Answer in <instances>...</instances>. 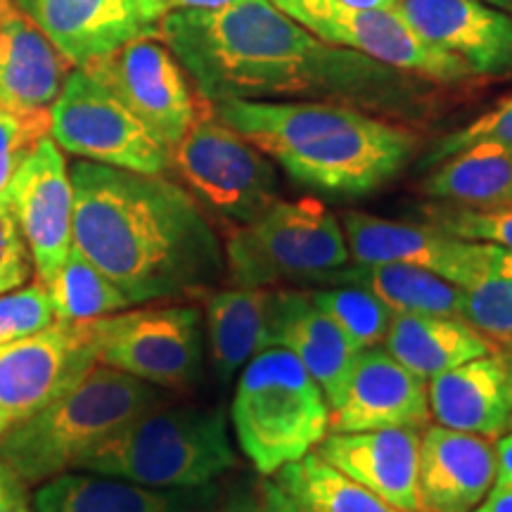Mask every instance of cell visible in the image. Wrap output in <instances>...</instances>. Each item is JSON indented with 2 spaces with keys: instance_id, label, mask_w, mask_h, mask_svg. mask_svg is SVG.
Instances as JSON below:
<instances>
[{
  "instance_id": "cell-1",
  "label": "cell",
  "mask_w": 512,
  "mask_h": 512,
  "mask_svg": "<svg viewBox=\"0 0 512 512\" xmlns=\"http://www.w3.org/2000/svg\"><path fill=\"white\" fill-rule=\"evenodd\" d=\"M159 38L207 102L302 98L413 121L434 102L432 81L332 46L271 0L169 10Z\"/></svg>"
},
{
  "instance_id": "cell-2",
  "label": "cell",
  "mask_w": 512,
  "mask_h": 512,
  "mask_svg": "<svg viewBox=\"0 0 512 512\" xmlns=\"http://www.w3.org/2000/svg\"><path fill=\"white\" fill-rule=\"evenodd\" d=\"M69 176L74 247L131 306L209 290L226 271L219 235L183 185L88 159Z\"/></svg>"
},
{
  "instance_id": "cell-3",
  "label": "cell",
  "mask_w": 512,
  "mask_h": 512,
  "mask_svg": "<svg viewBox=\"0 0 512 512\" xmlns=\"http://www.w3.org/2000/svg\"><path fill=\"white\" fill-rule=\"evenodd\" d=\"M216 117L283 166L292 181L339 197H366L418 155L413 128L351 105L318 100H219Z\"/></svg>"
},
{
  "instance_id": "cell-4",
  "label": "cell",
  "mask_w": 512,
  "mask_h": 512,
  "mask_svg": "<svg viewBox=\"0 0 512 512\" xmlns=\"http://www.w3.org/2000/svg\"><path fill=\"white\" fill-rule=\"evenodd\" d=\"M169 401L164 389L95 363L76 387L0 439V460L27 484L74 472L88 453L110 441L128 422Z\"/></svg>"
},
{
  "instance_id": "cell-5",
  "label": "cell",
  "mask_w": 512,
  "mask_h": 512,
  "mask_svg": "<svg viewBox=\"0 0 512 512\" xmlns=\"http://www.w3.org/2000/svg\"><path fill=\"white\" fill-rule=\"evenodd\" d=\"M235 463L223 408L164 401L88 453L76 470L152 489H190L216 482Z\"/></svg>"
},
{
  "instance_id": "cell-6",
  "label": "cell",
  "mask_w": 512,
  "mask_h": 512,
  "mask_svg": "<svg viewBox=\"0 0 512 512\" xmlns=\"http://www.w3.org/2000/svg\"><path fill=\"white\" fill-rule=\"evenodd\" d=\"M235 439L259 475L304 458L330 432V406L320 384L283 347L259 351L235 384Z\"/></svg>"
},
{
  "instance_id": "cell-7",
  "label": "cell",
  "mask_w": 512,
  "mask_h": 512,
  "mask_svg": "<svg viewBox=\"0 0 512 512\" xmlns=\"http://www.w3.org/2000/svg\"><path fill=\"white\" fill-rule=\"evenodd\" d=\"M223 256L235 287L316 283L351 261L342 221L313 197L278 200L256 221L230 230Z\"/></svg>"
},
{
  "instance_id": "cell-8",
  "label": "cell",
  "mask_w": 512,
  "mask_h": 512,
  "mask_svg": "<svg viewBox=\"0 0 512 512\" xmlns=\"http://www.w3.org/2000/svg\"><path fill=\"white\" fill-rule=\"evenodd\" d=\"M171 169L200 207L235 226L256 221L280 200L278 171L271 159L216 117L207 100H202L190 131L171 150Z\"/></svg>"
},
{
  "instance_id": "cell-9",
  "label": "cell",
  "mask_w": 512,
  "mask_h": 512,
  "mask_svg": "<svg viewBox=\"0 0 512 512\" xmlns=\"http://www.w3.org/2000/svg\"><path fill=\"white\" fill-rule=\"evenodd\" d=\"M50 138L64 152L140 174H166L171 150L83 67L67 74L50 105Z\"/></svg>"
},
{
  "instance_id": "cell-10",
  "label": "cell",
  "mask_w": 512,
  "mask_h": 512,
  "mask_svg": "<svg viewBox=\"0 0 512 512\" xmlns=\"http://www.w3.org/2000/svg\"><path fill=\"white\" fill-rule=\"evenodd\" d=\"M271 3L332 46L373 57L399 72L420 76L439 86H463L477 79L463 60L415 34L399 10L358 8L342 0H271Z\"/></svg>"
},
{
  "instance_id": "cell-11",
  "label": "cell",
  "mask_w": 512,
  "mask_h": 512,
  "mask_svg": "<svg viewBox=\"0 0 512 512\" xmlns=\"http://www.w3.org/2000/svg\"><path fill=\"white\" fill-rule=\"evenodd\" d=\"M98 363L155 384L188 389L204 368V325L195 306L133 309L91 320Z\"/></svg>"
},
{
  "instance_id": "cell-12",
  "label": "cell",
  "mask_w": 512,
  "mask_h": 512,
  "mask_svg": "<svg viewBox=\"0 0 512 512\" xmlns=\"http://www.w3.org/2000/svg\"><path fill=\"white\" fill-rule=\"evenodd\" d=\"M98 363L91 320H55L34 335L0 344V411L15 422L60 399Z\"/></svg>"
},
{
  "instance_id": "cell-13",
  "label": "cell",
  "mask_w": 512,
  "mask_h": 512,
  "mask_svg": "<svg viewBox=\"0 0 512 512\" xmlns=\"http://www.w3.org/2000/svg\"><path fill=\"white\" fill-rule=\"evenodd\" d=\"M83 69L105 83L169 150L181 143L200 112L202 102L192 95L181 62L155 38L126 43Z\"/></svg>"
},
{
  "instance_id": "cell-14",
  "label": "cell",
  "mask_w": 512,
  "mask_h": 512,
  "mask_svg": "<svg viewBox=\"0 0 512 512\" xmlns=\"http://www.w3.org/2000/svg\"><path fill=\"white\" fill-rule=\"evenodd\" d=\"M3 202L27 242L38 278L48 283L74 247L72 176L53 138L38 140L19 164Z\"/></svg>"
},
{
  "instance_id": "cell-15",
  "label": "cell",
  "mask_w": 512,
  "mask_h": 512,
  "mask_svg": "<svg viewBox=\"0 0 512 512\" xmlns=\"http://www.w3.org/2000/svg\"><path fill=\"white\" fill-rule=\"evenodd\" d=\"M342 228L356 264H408L437 273L448 283L472 287L486 273L496 245L465 240L432 223L377 219L363 211H344Z\"/></svg>"
},
{
  "instance_id": "cell-16",
  "label": "cell",
  "mask_w": 512,
  "mask_h": 512,
  "mask_svg": "<svg viewBox=\"0 0 512 512\" xmlns=\"http://www.w3.org/2000/svg\"><path fill=\"white\" fill-rule=\"evenodd\" d=\"M64 60L86 67L138 38H159L164 0H12Z\"/></svg>"
},
{
  "instance_id": "cell-17",
  "label": "cell",
  "mask_w": 512,
  "mask_h": 512,
  "mask_svg": "<svg viewBox=\"0 0 512 512\" xmlns=\"http://www.w3.org/2000/svg\"><path fill=\"white\" fill-rule=\"evenodd\" d=\"M430 413L427 382L401 366L387 349L358 351L342 394L330 406V432L380 427H425Z\"/></svg>"
},
{
  "instance_id": "cell-18",
  "label": "cell",
  "mask_w": 512,
  "mask_h": 512,
  "mask_svg": "<svg viewBox=\"0 0 512 512\" xmlns=\"http://www.w3.org/2000/svg\"><path fill=\"white\" fill-rule=\"evenodd\" d=\"M415 34L456 55L475 76L512 74V15L484 0H399Z\"/></svg>"
},
{
  "instance_id": "cell-19",
  "label": "cell",
  "mask_w": 512,
  "mask_h": 512,
  "mask_svg": "<svg viewBox=\"0 0 512 512\" xmlns=\"http://www.w3.org/2000/svg\"><path fill=\"white\" fill-rule=\"evenodd\" d=\"M420 439L422 427L411 425L328 432L313 453L396 508L422 512L418 494Z\"/></svg>"
},
{
  "instance_id": "cell-20",
  "label": "cell",
  "mask_w": 512,
  "mask_h": 512,
  "mask_svg": "<svg viewBox=\"0 0 512 512\" xmlns=\"http://www.w3.org/2000/svg\"><path fill=\"white\" fill-rule=\"evenodd\" d=\"M439 425L498 439L512 427V347H494L427 382Z\"/></svg>"
},
{
  "instance_id": "cell-21",
  "label": "cell",
  "mask_w": 512,
  "mask_h": 512,
  "mask_svg": "<svg viewBox=\"0 0 512 512\" xmlns=\"http://www.w3.org/2000/svg\"><path fill=\"white\" fill-rule=\"evenodd\" d=\"M496 484V446L479 434L434 425L422 432L418 494L422 512H472Z\"/></svg>"
},
{
  "instance_id": "cell-22",
  "label": "cell",
  "mask_w": 512,
  "mask_h": 512,
  "mask_svg": "<svg viewBox=\"0 0 512 512\" xmlns=\"http://www.w3.org/2000/svg\"><path fill=\"white\" fill-rule=\"evenodd\" d=\"M216 482L190 489H152L124 479L64 472L36 489L34 512H219Z\"/></svg>"
},
{
  "instance_id": "cell-23",
  "label": "cell",
  "mask_w": 512,
  "mask_h": 512,
  "mask_svg": "<svg viewBox=\"0 0 512 512\" xmlns=\"http://www.w3.org/2000/svg\"><path fill=\"white\" fill-rule=\"evenodd\" d=\"M67 60L12 0H0V102L15 110H48Z\"/></svg>"
},
{
  "instance_id": "cell-24",
  "label": "cell",
  "mask_w": 512,
  "mask_h": 512,
  "mask_svg": "<svg viewBox=\"0 0 512 512\" xmlns=\"http://www.w3.org/2000/svg\"><path fill=\"white\" fill-rule=\"evenodd\" d=\"M278 290L230 287L204 299V335L209 361L221 382L238 375L252 358L273 347Z\"/></svg>"
},
{
  "instance_id": "cell-25",
  "label": "cell",
  "mask_w": 512,
  "mask_h": 512,
  "mask_svg": "<svg viewBox=\"0 0 512 512\" xmlns=\"http://www.w3.org/2000/svg\"><path fill=\"white\" fill-rule=\"evenodd\" d=\"M273 347H283L297 356V361L320 384L328 406L339 399L358 356V349L347 335L311 302V294L304 290H278Z\"/></svg>"
},
{
  "instance_id": "cell-26",
  "label": "cell",
  "mask_w": 512,
  "mask_h": 512,
  "mask_svg": "<svg viewBox=\"0 0 512 512\" xmlns=\"http://www.w3.org/2000/svg\"><path fill=\"white\" fill-rule=\"evenodd\" d=\"M494 347L498 344L463 318L437 313H394L384 339V349L425 382Z\"/></svg>"
},
{
  "instance_id": "cell-27",
  "label": "cell",
  "mask_w": 512,
  "mask_h": 512,
  "mask_svg": "<svg viewBox=\"0 0 512 512\" xmlns=\"http://www.w3.org/2000/svg\"><path fill=\"white\" fill-rule=\"evenodd\" d=\"M432 200L470 209H496L512 204V143L482 140L432 166L422 181Z\"/></svg>"
},
{
  "instance_id": "cell-28",
  "label": "cell",
  "mask_w": 512,
  "mask_h": 512,
  "mask_svg": "<svg viewBox=\"0 0 512 512\" xmlns=\"http://www.w3.org/2000/svg\"><path fill=\"white\" fill-rule=\"evenodd\" d=\"M316 283L358 285L373 292L394 313H437L458 316L463 287L437 273L408 264H349L325 273ZM460 318V316H458Z\"/></svg>"
},
{
  "instance_id": "cell-29",
  "label": "cell",
  "mask_w": 512,
  "mask_h": 512,
  "mask_svg": "<svg viewBox=\"0 0 512 512\" xmlns=\"http://www.w3.org/2000/svg\"><path fill=\"white\" fill-rule=\"evenodd\" d=\"M275 482L306 512H406L325 463L313 451L280 467Z\"/></svg>"
},
{
  "instance_id": "cell-30",
  "label": "cell",
  "mask_w": 512,
  "mask_h": 512,
  "mask_svg": "<svg viewBox=\"0 0 512 512\" xmlns=\"http://www.w3.org/2000/svg\"><path fill=\"white\" fill-rule=\"evenodd\" d=\"M46 287L55 309V320L83 323V320L105 318L131 309L124 292L76 247H72L67 261L48 280Z\"/></svg>"
},
{
  "instance_id": "cell-31",
  "label": "cell",
  "mask_w": 512,
  "mask_h": 512,
  "mask_svg": "<svg viewBox=\"0 0 512 512\" xmlns=\"http://www.w3.org/2000/svg\"><path fill=\"white\" fill-rule=\"evenodd\" d=\"M460 318L498 344L512 347V252L496 245L491 264L475 285L463 290Z\"/></svg>"
},
{
  "instance_id": "cell-32",
  "label": "cell",
  "mask_w": 512,
  "mask_h": 512,
  "mask_svg": "<svg viewBox=\"0 0 512 512\" xmlns=\"http://www.w3.org/2000/svg\"><path fill=\"white\" fill-rule=\"evenodd\" d=\"M311 302L328 316L358 351L384 344L394 311L373 292L358 285H330L309 292Z\"/></svg>"
},
{
  "instance_id": "cell-33",
  "label": "cell",
  "mask_w": 512,
  "mask_h": 512,
  "mask_svg": "<svg viewBox=\"0 0 512 512\" xmlns=\"http://www.w3.org/2000/svg\"><path fill=\"white\" fill-rule=\"evenodd\" d=\"M427 223L465 240L491 242L512 252V204L496 209H470L458 204H430L422 209Z\"/></svg>"
},
{
  "instance_id": "cell-34",
  "label": "cell",
  "mask_w": 512,
  "mask_h": 512,
  "mask_svg": "<svg viewBox=\"0 0 512 512\" xmlns=\"http://www.w3.org/2000/svg\"><path fill=\"white\" fill-rule=\"evenodd\" d=\"M55 323L46 283H31L0 294V344L15 342Z\"/></svg>"
},
{
  "instance_id": "cell-35",
  "label": "cell",
  "mask_w": 512,
  "mask_h": 512,
  "mask_svg": "<svg viewBox=\"0 0 512 512\" xmlns=\"http://www.w3.org/2000/svg\"><path fill=\"white\" fill-rule=\"evenodd\" d=\"M482 140H505V143H512V95L498 102L496 107H491L489 112H484L482 117L470 121L467 126L439 138L425 159H422L420 166L422 169H432L434 164L444 162L446 157L456 155V152L475 143H482Z\"/></svg>"
},
{
  "instance_id": "cell-36",
  "label": "cell",
  "mask_w": 512,
  "mask_h": 512,
  "mask_svg": "<svg viewBox=\"0 0 512 512\" xmlns=\"http://www.w3.org/2000/svg\"><path fill=\"white\" fill-rule=\"evenodd\" d=\"M219 512H306L275 479H242L221 498Z\"/></svg>"
},
{
  "instance_id": "cell-37",
  "label": "cell",
  "mask_w": 512,
  "mask_h": 512,
  "mask_svg": "<svg viewBox=\"0 0 512 512\" xmlns=\"http://www.w3.org/2000/svg\"><path fill=\"white\" fill-rule=\"evenodd\" d=\"M34 271V261L19 233L15 216L8 204L0 200V294L22 287Z\"/></svg>"
},
{
  "instance_id": "cell-38",
  "label": "cell",
  "mask_w": 512,
  "mask_h": 512,
  "mask_svg": "<svg viewBox=\"0 0 512 512\" xmlns=\"http://www.w3.org/2000/svg\"><path fill=\"white\" fill-rule=\"evenodd\" d=\"M24 489H27V482H22L12 467L0 460V512L8 510L10 503L15 501L17 494H22Z\"/></svg>"
},
{
  "instance_id": "cell-39",
  "label": "cell",
  "mask_w": 512,
  "mask_h": 512,
  "mask_svg": "<svg viewBox=\"0 0 512 512\" xmlns=\"http://www.w3.org/2000/svg\"><path fill=\"white\" fill-rule=\"evenodd\" d=\"M496 484H512V427L496 444Z\"/></svg>"
},
{
  "instance_id": "cell-40",
  "label": "cell",
  "mask_w": 512,
  "mask_h": 512,
  "mask_svg": "<svg viewBox=\"0 0 512 512\" xmlns=\"http://www.w3.org/2000/svg\"><path fill=\"white\" fill-rule=\"evenodd\" d=\"M472 512H512V484H494Z\"/></svg>"
},
{
  "instance_id": "cell-41",
  "label": "cell",
  "mask_w": 512,
  "mask_h": 512,
  "mask_svg": "<svg viewBox=\"0 0 512 512\" xmlns=\"http://www.w3.org/2000/svg\"><path fill=\"white\" fill-rule=\"evenodd\" d=\"M166 10H221L245 0H164Z\"/></svg>"
},
{
  "instance_id": "cell-42",
  "label": "cell",
  "mask_w": 512,
  "mask_h": 512,
  "mask_svg": "<svg viewBox=\"0 0 512 512\" xmlns=\"http://www.w3.org/2000/svg\"><path fill=\"white\" fill-rule=\"evenodd\" d=\"M342 3L358 5V8H382V10H399V0H342Z\"/></svg>"
},
{
  "instance_id": "cell-43",
  "label": "cell",
  "mask_w": 512,
  "mask_h": 512,
  "mask_svg": "<svg viewBox=\"0 0 512 512\" xmlns=\"http://www.w3.org/2000/svg\"><path fill=\"white\" fill-rule=\"evenodd\" d=\"M5 512H34V505H31V498L27 494V489H24L22 494H17V498L10 503V508Z\"/></svg>"
},
{
  "instance_id": "cell-44",
  "label": "cell",
  "mask_w": 512,
  "mask_h": 512,
  "mask_svg": "<svg viewBox=\"0 0 512 512\" xmlns=\"http://www.w3.org/2000/svg\"><path fill=\"white\" fill-rule=\"evenodd\" d=\"M484 3L494 5V8L503 10V12H510V15H512V0H484Z\"/></svg>"
},
{
  "instance_id": "cell-45",
  "label": "cell",
  "mask_w": 512,
  "mask_h": 512,
  "mask_svg": "<svg viewBox=\"0 0 512 512\" xmlns=\"http://www.w3.org/2000/svg\"><path fill=\"white\" fill-rule=\"evenodd\" d=\"M12 427V422L8 420V415H5L3 411H0V439L5 437V432H8Z\"/></svg>"
}]
</instances>
